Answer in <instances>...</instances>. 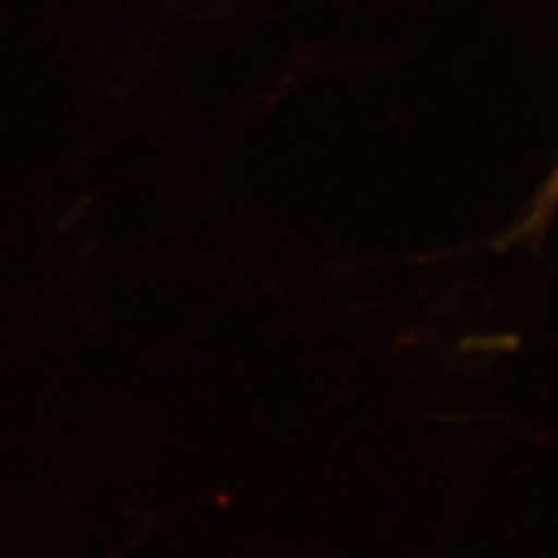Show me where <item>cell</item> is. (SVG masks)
Returning <instances> with one entry per match:
<instances>
[{
    "mask_svg": "<svg viewBox=\"0 0 558 558\" xmlns=\"http://www.w3.org/2000/svg\"><path fill=\"white\" fill-rule=\"evenodd\" d=\"M558 215V158L554 160L546 177L538 184L533 197L522 209V215L505 230L499 239V248L509 246H541L543 235L548 233L550 222Z\"/></svg>",
    "mask_w": 558,
    "mask_h": 558,
    "instance_id": "1",
    "label": "cell"
}]
</instances>
